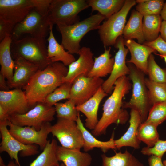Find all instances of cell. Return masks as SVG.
Instances as JSON below:
<instances>
[{"label":"cell","mask_w":166,"mask_h":166,"mask_svg":"<svg viewBox=\"0 0 166 166\" xmlns=\"http://www.w3.org/2000/svg\"><path fill=\"white\" fill-rule=\"evenodd\" d=\"M68 68L60 62L52 63L33 76L22 88L30 106L44 102L46 97L62 83Z\"/></svg>","instance_id":"1"},{"label":"cell","mask_w":166,"mask_h":166,"mask_svg":"<svg viewBox=\"0 0 166 166\" xmlns=\"http://www.w3.org/2000/svg\"><path fill=\"white\" fill-rule=\"evenodd\" d=\"M113 91L103 105L101 119L92 132L94 136L105 134L107 128L112 124H125L128 120V112L123 108V99L131 89L132 84L126 76L118 78L115 82Z\"/></svg>","instance_id":"2"},{"label":"cell","mask_w":166,"mask_h":166,"mask_svg":"<svg viewBox=\"0 0 166 166\" xmlns=\"http://www.w3.org/2000/svg\"><path fill=\"white\" fill-rule=\"evenodd\" d=\"M47 48L45 38L29 36L12 41L10 51L14 60L21 57L43 69L52 63Z\"/></svg>","instance_id":"3"},{"label":"cell","mask_w":166,"mask_h":166,"mask_svg":"<svg viewBox=\"0 0 166 166\" xmlns=\"http://www.w3.org/2000/svg\"><path fill=\"white\" fill-rule=\"evenodd\" d=\"M105 18L98 13L73 25H57L61 35V44L70 54H78L81 48L80 42L84 36L91 30L98 29Z\"/></svg>","instance_id":"4"},{"label":"cell","mask_w":166,"mask_h":166,"mask_svg":"<svg viewBox=\"0 0 166 166\" xmlns=\"http://www.w3.org/2000/svg\"><path fill=\"white\" fill-rule=\"evenodd\" d=\"M127 63L130 70L129 78L132 82V92L130 100L124 102L123 107L124 109L130 108L138 111L142 123L146 120L152 106L145 83V74L133 64Z\"/></svg>","instance_id":"5"},{"label":"cell","mask_w":166,"mask_h":166,"mask_svg":"<svg viewBox=\"0 0 166 166\" xmlns=\"http://www.w3.org/2000/svg\"><path fill=\"white\" fill-rule=\"evenodd\" d=\"M89 7L85 0H52L47 17L50 24L71 25L79 21L78 14Z\"/></svg>","instance_id":"6"},{"label":"cell","mask_w":166,"mask_h":166,"mask_svg":"<svg viewBox=\"0 0 166 166\" xmlns=\"http://www.w3.org/2000/svg\"><path fill=\"white\" fill-rule=\"evenodd\" d=\"M136 0H125L121 10L104 22L98 29L101 40L105 47L114 45L117 38L122 36L127 16Z\"/></svg>","instance_id":"7"},{"label":"cell","mask_w":166,"mask_h":166,"mask_svg":"<svg viewBox=\"0 0 166 166\" xmlns=\"http://www.w3.org/2000/svg\"><path fill=\"white\" fill-rule=\"evenodd\" d=\"M49 30L50 24L47 16L34 8L23 20L15 25L11 37L12 41L18 39L26 34L45 38Z\"/></svg>","instance_id":"8"},{"label":"cell","mask_w":166,"mask_h":166,"mask_svg":"<svg viewBox=\"0 0 166 166\" xmlns=\"http://www.w3.org/2000/svg\"><path fill=\"white\" fill-rule=\"evenodd\" d=\"M56 113L54 106L44 102H39L24 114L11 115L10 121L14 125L21 127H33L39 130L44 123L50 122L54 119Z\"/></svg>","instance_id":"9"},{"label":"cell","mask_w":166,"mask_h":166,"mask_svg":"<svg viewBox=\"0 0 166 166\" xmlns=\"http://www.w3.org/2000/svg\"><path fill=\"white\" fill-rule=\"evenodd\" d=\"M51 133L64 148L80 150L83 148L82 135L75 121L58 118L56 123L52 126Z\"/></svg>","instance_id":"10"},{"label":"cell","mask_w":166,"mask_h":166,"mask_svg":"<svg viewBox=\"0 0 166 166\" xmlns=\"http://www.w3.org/2000/svg\"><path fill=\"white\" fill-rule=\"evenodd\" d=\"M10 133L16 139L26 144L38 145L41 150L46 147L48 140V135L51 132L52 125L50 122H46L42 125L39 130L34 127H21L12 124L10 119L7 123Z\"/></svg>","instance_id":"11"},{"label":"cell","mask_w":166,"mask_h":166,"mask_svg":"<svg viewBox=\"0 0 166 166\" xmlns=\"http://www.w3.org/2000/svg\"><path fill=\"white\" fill-rule=\"evenodd\" d=\"M8 121L0 123L2 139L0 152H6L12 160L14 159L15 162L21 166L18 157V152H20V156L22 157L34 155L38 153V148L35 144H24L14 138L7 128Z\"/></svg>","instance_id":"12"},{"label":"cell","mask_w":166,"mask_h":166,"mask_svg":"<svg viewBox=\"0 0 166 166\" xmlns=\"http://www.w3.org/2000/svg\"><path fill=\"white\" fill-rule=\"evenodd\" d=\"M104 81L100 77H78L72 84L69 99L74 101L76 106L82 104L94 95Z\"/></svg>","instance_id":"13"},{"label":"cell","mask_w":166,"mask_h":166,"mask_svg":"<svg viewBox=\"0 0 166 166\" xmlns=\"http://www.w3.org/2000/svg\"><path fill=\"white\" fill-rule=\"evenodd\" d=\"M124 39L122 36L119 37L114 45L115 47L118 49L114 57V62L110 75L108 78L104 81L102 87L105 92L109 94L113 89L115 81L119 78L129 75V69L126 65V57L129 50L124 47Z\"/></svg>","instance_id":"14"},{"label":"cell","mask_w":166,"mask_h":166,"mask_svg":"<svg viewBox=\"0 0 166 166\" xmlns=\"http://www.w3.org/2000/svg\"><path fill=\"white\" fill-rule=\"evenodd\" d=\"M34 7V0H0V18L15 25Z\"/></svg>","instance_id":"15"},{"label":"cell","mask_w":166,"mask_h":166,"mask_svg":"<svg viewBox=\"0 0 166 166\" xmlns=\"http://www.w3.org/2000/svg\"><path fill=\"white\" fill-rule=\"evenodd\" d=\"M0 105L7 110L10 116L24 114L31 107L25 92L21 89L0 91Z\"/></svg>","instance_id":"16"},{"label":"cell","mask_w":166,"mask_h":166,"mask_svg":"<svg viewBox=\"0 0 166 166\" xmlns=\"http://www.w3.org/2000/svg\"><path fill=\"white\" fill-rule=\"evenodd\" d=\"M79 57L68 66L67 74L62 79V82L72 84L78 77L87 76L92 69L94 62L93 54L90 48L83 47L78 53Z\"/></svg>","instance_id":"17"},{"label":"cell","mask_w":166,"mask_h":166,"mask_svg":"<svg viewBox=\"0 0 166 166\" xmlns=\"http://www.w3.org/2000/svg\"><path fill=\"white\" fill-rule=\"evenodd\" d=\"M14 61L13 76L11 81L7 84L10 88L21 89L40 69L36 65L21 57H17Z\"/></svg>","instance_id":"18"},{"label":"cell","mask_w":166,"mask_h":166,"mask_svg":"<svg viewBox=\"0 0 166 166\" xmlns=\"http://www.w3.org/2000/svg\"><path fill=\"white\" fill-rule=\"evenodd\" d=\"M124 44L128 49L131 56L130 59L126 63L133 64L147 75L148 57L152 53H156L157 52L153 48L136 42L133 39H124Z\"/></svg>","instance_id":"19"},{"label":"cell","mask_w":166,"mask_h":166,"mask_svg":"<svg viewBox=\"0 0 166 166\" xmlns=\"http://www.w3.org/2000/svg\"><path fill=\"white\" fill-rule=\"evenodd\" d=\"M108 95L101 86L91 98L82 104L76 106L77 111L83 113L86 117V127L92 130L94 129L99 121L97 113L99 105Z\"/></svg>","instance_id":"20"},{"label":"cell","mask_w":166,"mask_h":166,"mask_svg":"<svg viewBox=\"0 0 166 166\" xmlns=\"http://www.w3.org/2000/svg\"><path fill=\"white\" fill-rule=\"evenodd\" d=\"M129 126L126 132L119 139L115 140L117 149H119L123 147L128 146L138 149L140 147V141L137 136L138 127L142 122L139 113L131 109L130 113Z\"/></svg>","instance_id":"21"},{"label":"cell","mask_w":166,"mask_h":166,"mask_svg":"<svg viewBox=\"0 0 166 166\" xmlns=\"http://www.w3.org/2000/svg\"><path fill=\"white\" fill-rule=\"evenodd\" d=\"M57 156L59 161L62 162L65 166H90L92 160L91 155L86 152L58 145Z\"/></svg>","instance_id":"22"},{"label":"cell","mask_w":166,"mask_h":166,"mask_svg":"<svg viewBox=\"0 0 166 166\" xmlns=\"http://www.w3.org/2000/svg\"><path fill=\"white\" fill-rule=\"evenodd\" d=\"M76 122L82 135L84 142L83 148L85 152L96 148H100L105 153L110 149H117L115 144L114 133H113L109 140L101 141L97 139L85 128L81 121L79 113Z\"/></svg>","instance_id":"23"},{"label":"cell","mask_w":166,"mask_h":166,"mask_svg":"<svg viewBox=\"0 0 166 166\" xmlns=\"http://www.w3.org/2000/svg\"><path fill=\"white\" fill-rule=\"evenodd\" d=\"M53 25L50 24L49 35L47 38L48 42L47 54L49 58L52 62H60L65 66H69L76 60L74 56L60 44L55 39L53 32Z\"/></svg>","instance_id":"24"},{"label":"cell","mask_w":166,"mask_h":166,"mask_svg":"<svg viewBox=\"0 0 166 166\" xmlns=\"http://www.w3.org/2000/svg\"><path fill=\"white\" fill-rule=\"evenodd\" d=\"M143 17L136 10L134 9L132 10L123 30L122 36L124 39H135L140 44L145 41L142 29Z\"/></svg>","instance_id":"25"},{"label":"cell","mask_w":166,"mask_h":166,"mask_svg":"<svg viewBox=\"0 0 166 166\" xmlns=\"http://www.w3.org/2000/svg\"><path fill=\"white\" fill-rule=\"evenodd\" d=\"M12 40L10 36H7L0 43V73L10 82L13 77L14 61L12 57L10 47Z\"/></svg>","instance_id":"26"},{"label":"cell","mask_w":166,"mask_h":166,"mask_svg":"<svg viewBox=\"0 0 166 166\" xmlns=\"http://www.w3.org/2000/svg\"><path fill=\"white\" fill-rule=\"evenodd\" d=\"M111 47L105 49L104 52L97 57H95L93 68L88 76L101 77L110 74L113 69L114 58L111 57Z\"/></svg>","instance_id":"27"},{"label":"cell","mask_w":166,"mask_h":166,"mask_svg":"<svg viewBox=\"0 0 166 166\" xmlns=\"http://www.w3.org/2000/svg\"><path fill=\"white\" fill-rule=\"evenodd\" d=\"M58 145L56 140H48L42 152L30 164V166H59L57 156Z\"/></svg>","instance_id":"28"},{"label":"cell","mask_w":166,"mask_h":166,"mask_svg":"<svg viewBox=\"0 0 166 166\" xmlns=\"http://www.w3.org/2000/svg\"><path fill=\"white\" fill-rule=\"evenodd\" d=\"M125 0H88L89 6L92 11H97L105 18H108L119 11L124 6Z\"/></svg>","instance_id":"29"},{"label":"cell","mask_w":166,"mask_h":166,"mask_svg":"<svg viewBox=\"0 0 166 166\" xmlns=\"http://www.w3.org/2000/svg\"><path fill=\"white\" fill-rule=\"evenodd\" d=\"M102 166H144L132 154L126 150L124 153L116 152L111 157L101 155Z\"/></svg>","instance_id":"30"},{"label":"cell","mask_w":166,"mask_h":166,"mask_svg":"<svg viewBox=\"0 0 166 166\" xmlns=\"http://www.w3.org/2000/svg\"><path fill=\"white\" fill-rule=\"evenodd\" d=\"M162 20L160 15L143 17L142 29L145 41H153L158 37Z\"/></svg>","instance_id":"31"},{"label":"cell","mask_w":166,"mask_h":166,"mask_svg":"<svg viewBox=\"0 0 166 166\" xmlns=\"http://www.w3.org/2000/svg\"><path fill=\"white\" fill-rule=\"evenodd\" d=\"M157 127L152 123L145 121L141 123L137 131V136L139 140L145 143L147 147H153L159 139Z\"/></svg>","instance_id":"32"},{"label":"cell","mask_w":166,"mask_h":166,"mask_svg":"<svg viewBox=\"0 0 166 166\" xmlns=\"http://www.w3.org/2000/svg\"><path fill=\"white\" fill-rule=\"evenodd\" d=\"M145 81L151 106L157 103L166 102V83L154 82L146 78Z\"/></svg>","instance_id":"33"},{"label":"cell","mask_w":166,"mask_h":166,"mask_svg":"<svg viewBox=\"0 0 166 166\" xmlns=\"http://www.w3.org/2000/svg\"><path fill=\"white\" fill-rule=\"evenodd\" d=\"M136 10L145 16L160 15L164 3L163 0H137Z\"/></svg>","instance_id":"34"},{"label":"cell","mask_w":166,"mask_h":166,"mask_svg":"<svg viewBox=\"0 0 166 166\" xmlns=\"http://www.w3.org/2000/svg\"><path fill=\"white\" fill-rule=\"evenodd\" d=\"M57 117L76 122L79 112L76 109L75 101L69 99L64 103H57L54 105Z\"/></svg>","instance_id":"35"},{"label":"cell","mask_w":166,"mask_h":166,"mask_svg":"<svg viewBox=\"0 0 166 166\" xmlns=\"http://www.w3.org/2000/svg\"><path fill=\"white\" fill-rule=\"evenodd\" d=\"M72 84L63 83L45 98L44 102L53 106L58 102L63 99H69Z\"/></svg>","instance_id":"36"},{"label":"cell","mask_w":166,"mask_h":166,"mask_svg":"<svg viewBox=\"0 0 166 166\" xmlns=\"http://www.w3.org/2000/svg\"><path fill=\"white\" fill-rule=\"evenodd\" d=\"M147 75L151 81L166 83V68H162L157 64L152 54L148 59Z\"/></svg>","instance_id":"37"},{"label":"cell","mask_w":166,"mask_h":166,"mask_svg":"<svg viewBox=\"0 0 166 166\" xmlns=\"http://www.w3.org/2000/svg\"><path fill=\"white\" fill-rule=\"evenodd\" d=\"M165 120L166 102H158L152 105L149 109L145 121L158 126Z\"/></svg>","instance_id":"38"},{"label":"cell","mask_w":166,"mask_h":166,"mask_svg":"<svg viewBox=\"0 0 166 166\" xmlns=\"http://www.w3.org/2000/svg\"><path fill=\"white\" fill-rule=\"evenodd\" d=\"M166 152V140L160 139L157 141L153 147H145L141 151V153L144 155H154L161 158Z\"/></svg>","instance_id":"39"},{"label":"cell","mask_w":166,"mask_h":166,"mask_svg":"<svg viewBox=\"0 0 166 166\" xmlns=\"http://www.w3.org/2000/svg\"><path fill=\"white\" fill-rule=\"evenodd\" d=\"M143 44L153 48L159 53V55L166 56V42L160 35L154 41L150 42L145 41Z\"/></svg>","instance_id":"40"},{"label":"cell","mask_w":166,"mask_h":166,"mask_svg":"<svg viewBox=\"0 0 166 166\" xmlns=\"http://www.w3.org/2000/svg\"><path fill=\"white\" fill-rule=\"evenodd\" d=\"M15 25L0 18V41L7 36H11Z\"/></svg>","instance_id":"41"},{"label":"cell","mask_w":166,"mask_h":166,"mask_svg":"<svg viewBox=\"0 0 166 166\" xmlns=\"http://www.w3.org/2000/svg\"><path fill=\"white\" fill-rule=\"evenodd\" d=\"M161 158L154 155H151L148 159L149 166H165L162 162Z\"/></svg>","instance_id":"42"},{"label":"cell","mask_w":166,"mask_h":166,"mask_svg":"<svg viewBox=\"0 0 166 166\" xmlns=\"http://www.w3.org/2000/svg\"><path fill=\"white\" fill-rule=\"evenodd\" d=\"M10 116L7 110L0 105V123L7 122L10 119Z\"/></svg>","instance_id":"43"},{"label":"cell","mask_w":166,"mask_h":166,"mask_svg":"<svg viewBox=\"0 0 166 166\" xmlns=\"http://www.w3.org/2000/svg\"><path fill=\"white\" fill-rule=\"evenodd\" d=\"M5 77L0 73V91H8L9 90L7 83L6 82Z\"/></svg>","instance_id":"44"},{"label":"cell","mask_w":166,"mask_h":166,"mask_svg":"<svg viewBox=\"0 0 166 166\" xmlns=\"http://www.w3.org/2000/svg\"><path fill=\"white\" fill-rule=\"evenodd\" d=\"M160 33L161 38L166 42V21H162Z\"/></svg>","instance_id":"45"},{"label":"cell","mask_w":166,"mask_h":166,"mask_svg":"<svg viewBox=\"0 0 166 166\" xmlns=\"http://www.w3.org/2000/svg\"><path fill=\"white\" fill-rule=\"evenodd\" d=\"M160 15L163 20L166 21V2L164 4Z\"/></svg>","instance_id":"46"},{"label":"cell","mask_w":166,"mask_h":166,"mask_svg":"<svg viewBox=\"0 0 166 166\" xmlns=\"http://www.w3.org/2000/svg\"><path fill=\"white\" fill-rule=\"evenodd\" d=\"M6 166H19L15 162L10 161Z\"/></svg>","instance_id":"47"},{"label":"cell","mask_w":166,"mask_h":166,"mask_svg":"<svg viewBox=\"0 0 166 166\" xmlns=\"http://www.w3.org/2000/svg\"><path fill=\"white\" fill-rule=\"evenodd\" d=\"M4 162V161L1 157L0 156V166H6Z\"/></svg>","instance_id":"48"},{"label":"cell","mask_w":166,"mask_h":166,"mask_svg":"<svg viewBox=\"0 0 166 166\" xmlns=\"http://www.w3.org/2000/svg\"><path fill=\"white\" fill-rule=\"evenodd\" d=\"M154 54H156V55H158V56H159L160 57L164 59V62L165 63V64L166 65V56H161L159 55L158 54L156 53H154Z\"/></svg>","instance_id":"49"},{"label":"cell","mask_w":166,"mask_h":166,"mask_svg":"<svg viewBox=\"0 0 166 166\" xmlns=\"http://www.w3.org/2000/svg\"><path fill=\"white\" fill-rule=\"evenodd\" d=\"M163 163L165 166H166V160L163 161Z\"/></svg>","instance_id":"50"},{"label":"cell","mask_w":166,"mask_h":166,"mask_svg":"<svg viewBox=\"0 0 166 166\" xmlns=\"http://www.w3.org/2000/svg\"><path fill=\"white\" fill-rule=\"evenodd\" d=\"M59 166H65V165L63 163H62L60 164Z\"/></svg>","instance_id":"51"}]
</instances>
